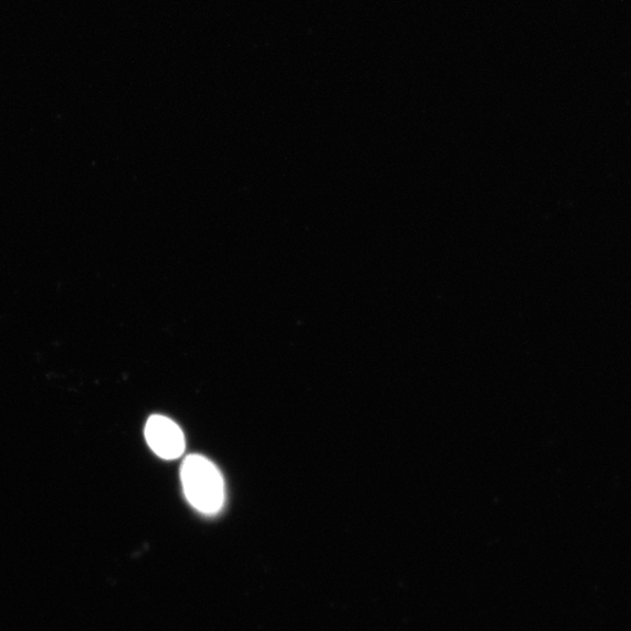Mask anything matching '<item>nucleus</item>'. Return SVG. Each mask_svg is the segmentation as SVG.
Segmentation results:
<instances>
[{
    "label": "nucleus",
    "instance_id": "f03ea898",
    "mask_svg": "<svg viewBox=\"0 0 631 631\" xmlns=\"http://www.w3.org/2000/svg\"><path fill=\"white\" fill-rule=\"evenodd\" d=\"M148 447L164 460H175L185 451V436L179 425L163 416H153L145 425Z\"/></svg>",
    "mask_w": 631,
    "mask_h": 631
},
{
    "label": "nucleus",
    "instance_id": "f257e3e1",
    "mask_svg": "<svg viewBox=\"0 0 631 631\" xmlns=\"http://www.w3.org/2000/svg\"><path fill=\"white\" fill-rule=\"evenodd\" d=\"M180 477L185 496L199 512L215 514L224 507V478L210 460L189 456L182 463Z\"/></svg>",
    "mask_w": 631,
    "mask_h": 631
}]
</instances>
